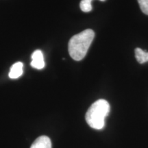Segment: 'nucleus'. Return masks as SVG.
Returning a JSON list of instances; mask_svg holds the SVG:
<instances>
[{
  "instance_id": "6e6552de",
  "label": "nucleus",
  "mask_w": 148,
  "mask_h": 148,
  "mask_svg": "<svg viewBox=\"0 0 148 148\" xmlns=\"http://www.w3.org/2000/svg\"><path fill=\"white\" fill-rule=\"evenodd\" d=\"M138 2L142 12L148 15V0H138Z\"/></svg>"
},
{
  "instance_id": "0eeeda50",
  "label": "nucleus",
  "mask_w": 148,
  "mask_h": 148,
  "mask_svg": "<svg viewBox=\"0 0 148 148\" xmlns=\"http://www.w3.org/2000/svg\"><path fill=\"white\" fill-rule=\"evenodd\" d=\"M92 0H82L79 3L80 9L84 12H88L92 10Z\"/></svg>"
},
{
  "instance_id": "20e7f679",
  "label": "nucleus",
  "mask_w": 148,
  "mask_h": 148,
  "mask_svg": "<svg viewBox=\"0 0 148 148\" xmlns=\"http://www.w3.org/2000/svg\"><path fill=\"white\" fill-rule=\"evenodd\" d=\"M30 148H51L50 138L47 136H40L34 140Z\"/></svg>"
},
{
  "instance_id": "39448f33",
  "label": "nucleus",
  "mask_w": 148,
  "mask_h": 148,
  "mask_svg": "<svg viewBox=\"0 0 148 148\" xmlns=\"http://www.w3.org/2000/svg\"><path fill=\"white\" fill-rule=\"evenodd\" d=\"M23 64L21 62H17L11 66L9 77L11 79H16L21 76L23 74Z\"/></svg>"
},
{
  "instance_id": "f03ea898",
  "label": "nucleus",
  "mask_w": 148,
  "mask_h": 148,
  "mask_svg": "<svg viewBox=\"0 0 148 148\" xmlns=\"http://www.w3.org/2000/svg\"><path fill=\"white\" fill-rule=\"evenodd\" d=\"M110 107L105 99H101L94 102L86 113V123L92 128L101 130L104 127L105 119L108 115Z\"/></svg>"
},
{
  "instance_id": "1a4fd4ad",
  "label": "nucleus",
  "mask_w": 148,
  "mask_h": 148,
  "mask_svg": "<svg viewBox=\"0 0 148 148\" xmlns=\"http://www.w3.org/2000/svg\"><path fill=\"white\" fill-rule=\"evenodd\" d=\"M145 60H146V62H148V52L146 53V56H145Z\"/></svg>"
},
{
  "instance_id": "f257e3e1",
  "label": "nucleus",
  "mask_w": 148,
  "mask_h": 148,
  "mask_svg": "<svg viewBox=\"0 0 148 148\" xmlns=\"http://www.w3.org/2000/svg\"><path fill=\"white\" fill-rule=\"evenodd\" d=\"M95 37V32L90 29H85L79 34L74 35L69 40L68 50L73 60H82L89 49Z\"/></svg>"
},
{
  "instance_id": "423d86ee",
  "label": "nucleus",
  "mask_w": 148,
  "mask_h": 148,
  "mask_svg": "<svg viewBox=\"0 0 148 148\" xmlns=\"http://www.w3.org/2000/svg\"><path fill=\"white\" fill-rule=\"evenodd\" d=\"M135 57H136V60L139 62L140 64L145 63V54L147 51L143 50L139 47L135 49Z\"/></svg>"
},
{
  "instance_id": "7ed1b4c3",
  "label": "nucleus",
  "mask_w": 148,
  "mask_h": 148,
  "mask_svg": "<svg viewBox=\"0 0 148 148\" xmlns=\"http://www.w3.org/2000/svg\"><path fill=\"white\" fill-rule=\"evenodd\" d=\"M31 66L36 69H42L45 67V63L42 52L40 50H36L32 55V62Z\"/></svg>"
}]
</instances>
